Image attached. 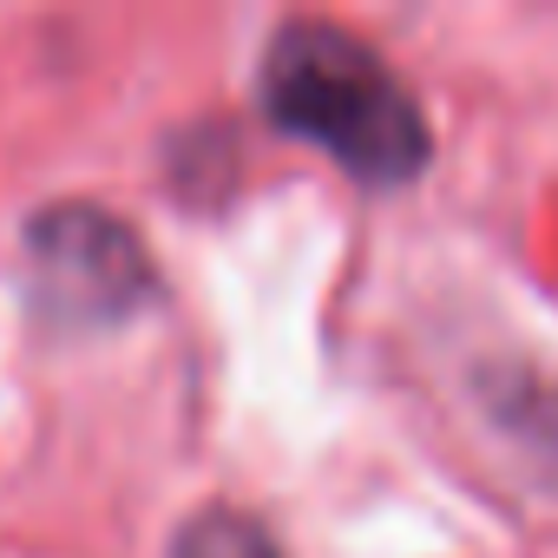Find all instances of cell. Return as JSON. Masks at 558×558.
<instances>
[{
  "label": "cell",
  "instance_id": "6da1fadb",
  "mask_svg": "<svg viewBox=\"0 0 558 558\" xmlns=\"http://www.w3.org/2000/svg\"><path fill=\"white\" fill-rule=\"evenodd\" d=\"M256 99L276 132L323 145L362 184H408L427 165V119L395 66L336 21H283L263 47Z\"/></svg>",
  "mask_w": 558,
  "mask_h": 558
},
{
  "label": "cell",
  "instance_id": "7a4b0ae2",
  "mask_svg": "<svg viewBox=\"0 0 558 558\" xmlns=\"http://www.w3.org/2000/svg\"><path fill=\"white\" fill-rule=\"evenodd\" d=\"M21 256H27V296L47 323H119L151 296V263L145 243L125 217H112L106 204H40L21 230Z\"/></svg>",
  "mask_w": 558,
  "mask_h": 558
},
{
  "label": "cell",
  "instance_id": "3957f363",
  "mask_svg": "<svg viewBox=\"0 0 558 558\" xmlns=\"http://www.w3.org/2000/svg\"><path fill=\"white\" fill-rule=\"evenodd\" d=\"M171 558H283L263 519L236 506H204L171 532Z\"/></svg>",
  "mask_w": 558,
  "mask_h": 558
},
{
  "label": "cell",
  "instance_id": "277c9868",
  "mask_svg": "<svg viewBox=\"0 0 558 558\" xmlns=\"http://www.w3.org/2000/svg\"><path fill=\"white\" fill-rule=\"evenodd\" d=\"M525 440H532V453L558 473V388H525V401L506 414Z\"/></svg>",
  "mask_w": 558,
  "mask_h": 558
}]
</instances>
